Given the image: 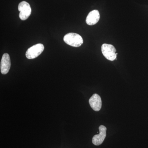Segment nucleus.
Instances as JSON below:
<instances>
[{
  "label": "nucleus",
  "mask_w": 148,
  "mask_h": 148,
  "mask_svg": "<svg viewBox=\"0 0 148 148\" xmlns=\"http://www.w3.org/2000/svg\"><path fill=\"white\" fill-rule=\"evenodd\" d=\"M64 42L67 44L74 47H79L82 45L83 40L81 36L76 33H70L64 36Z\"/></svg>",
  "instance_id": "obj_1"
},
{
  "label": "nucleus",
  "mask_w": 148,
  "mask_h": 148,
  "mask_svg": "<svg viewBox=\"0 0 148 148\" xmlns=\"http://www.w3.org/2000/svg\"><path fill=\"white\" fill-rule=\"evenodd\" d=\"M101 51L103 56L108 60L113 61L116 58V49L112 45L104 44L101 47Z\"/></svg>",
  "instance_id": "obj_2"
},
{
  "label": "nucleus",
  "mask_w": 148,
  "mask_h": 148,
  "mask_svg": "<svg viewBox=\"0 0 148 148\" xmlns=\"http://www.w3.org/2000/svg\"><path fill=\"white\" fill-rule=\"evenodd\" d=\"M44 50V46L43 45L38 44L28 49L26 53V57L28 59H34L41 54Z\"/></svg>",
  "instance_id": "obj_3"
},
{
  "label": "nucleus",
  "mask_w": 148,
  "mask_h": 148,
  "mask_svg": "<svg viewBox=\"0 0 148 148\" xmlns=\"http://www.w3.org/2000/svg\"><path fill=\"white\" fill-rule=\"evenodd\" d=\"M18 11L20 12L19 17L22 20H27L32 13V8L29 3L22 1L18 5Z\"/></svg>",
  "instance_id": "obj_4"
},
{
  "label": "nucleus",
  "mask_w": 148,
  "mask_h": 148,
  "mask_svg": "<svg viewBox=\"0 0 148 148\" xmlns=\"http://www.w3.org/2000/svg\"><path fill=\"white\" fill-rule=\"evenodd\" d=\"M99 134L94 135L92 138V143L95 146H99L103 143L106 136L107 128L104 125H101L99 127Z\"/></svg>",
  "instance_id": "obj_5"
},
{
  "label": "nucleus",
  "mask_w": 148,
  "mask_h": 148,
  "mask_svg": "<svg viewBox=\"0 0 148 148\" xmlns=\"http://www.w3.org/2000/svg\"><path fill=\"white\" fill-rule=\"evenodd\" d=\"M11 67L10 57L8 53L3 55L1 62V73L5 75L8 73Z\"/></svg>",
  "instance_id": "obj_6"
},
{
  "label": "nucleus",
  "mask_w": 148,
  "mask_h": 148,
  "mask_svg": "<svg viewBox=\"0 0 148 148\" xmlns=\"http://www.w3.org/2000/svg\"><path fill=\"white\" fill-rule=\"evenodd\" d=\"M90 106L93 110L98 112L100 111L102 107V101L100 95L98 94H93L89 100Z\"/></svg>",
  "instance_id": "obj_7"
},
{
  "label": "nucleus",
  "mask_w": 148,
  "mask_h": 148,
  "mask_svg": "<svg viewBox=\"0 0 148 148\" xmlns=\"http://www.w3.org/2000/svg\"><path fill=\"white\" fill-rule=\"evenodd\" d=\"M100 18V13L97 10H93L90 12L86 17V24L90 26L97 24Z\"/></svg>",
  "instance_id": "obj_8"
}]
</instances>
